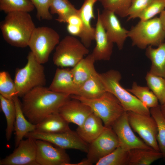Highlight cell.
I'll list each match as a JSON object with an SVG mask.
<instances>
[{
  "label": "cell",
  "instance_id": "6da1fadb",
  "mask_svg": "<svg viewBox=\"0 0 165 165\" xmlns=\"http://www.w3.org/2000/svg\"><path fill=\"white\" fill-rule=\"evenodd\" d=\"M71 96L54 92L45 86L37 87L22 97V110L28 121L36 125L50 115L58 112Z\"/></svg>",
  "mask_w": 165,
  "mask_h": 165
},
{
  "label": "cell",
  "instance_id": "7a4b0ae2",
  "mask_svg": "<svg viewBox=\"0 0 165 165\" xmlns=\"http://www.w3.org/2000/svg\"><path fill=\"white\" fill-rule=\"evenodd\" d=\"M35 28L30 15L24 12L7 14L0 25L4 40L12 46L22 48L28 46Z\"/></svg>",
  "mask_w": 165,
  "mask_h": 165
},
{
  "label": "cell",
  "instance_id": "3957f363",
  "mask_svg": "<svg viewBox=\"0 0 165 165\" xmlns=\"http://www.w3.org/2000/svg\"><path fill=\"white\" fill-rule=\"evenodd\" d=\"M99 75L106 91L118 99L126 111L151 115L149 108L121 86L122 76L118 71L112 69Z\"/></svg>",
  "mask_w": 165,
  "mask_h": 165
},
{
  "label": "cell",
  "instance_id": "277c9868",
  "mask_svg": "<svg viewBox=\"0 0 165 165\" xmlns=\"http://www.w3.org/2000/svg\"><path fill=\"white\" fill-rule=\"evenodd\" d=\"M132 45L141 49L149 46H158L165 40V30L159 17L140 20L128 31Z\"/></svg>",
  "mask_w": 165,
  "mask_h": 165
},
{
  "label": "cell",
  "instance_id": "5b68a950",
  "mask_svg": "<svg viewBox=\"0 0 165 165\" xmlns=\"http://www.w3.org/2000/svg\"><path fill=\"white\" fill-rule=\"evenodd\" d=\"M26 65L16 71L14 80L19 97H22L35 87L45 86L46 83L42 64L38 61L31 51L28 53Z\"/></svg>",
  "mask_w": 165,
  "mask_h": 165
},
{
  "label": "cell",
  "instance_id": "8992f818",
  "mask_svg": "<svg viewBox=\"0 0 165 165\" xmlns=\"http://www.w3.org/2000/svg\"><path fill=\"white\" fill-rule=\"evenodd\" d=\"M71 97L88 105L102 120L106 127H112L115 122L126 112L118 99L108 91L95 99H87L75 95H71Z\"/></svg>",
  "mask_w": 165,
  "mask_h": 165
},
{
  "label": "cell",
  "instance_id": "52a82bcc",
  "mask_svg": "<svg viewBox=\"0 0 165 165\" xmlns=\"http://www.w3.org/2000/svg\"><path fill=\"white\" fill-rule=\"evenodd\" d=\"M89 52L88 48L81 41L74 36L67 35L56 47L53 61L60 68H73Z\"/></svg>",
  "mask_w": 165,
  "mask_h": 165
},
{
  "label": "cell",
  "instance_id": "ba28073f",
  "mask_svg": "<svg viewBox=\"0 0 165 165\" xmlns=\"http://www.w3.org/2000/svg\"><path fill=\"white\" fill-rule=\"evenodd\" d=\"M60 38L58 33L51 28H35L28 46L38 61L43 64L48 61L50 54L59 42Z\"/></svg>",
  "mask_w": 165,
  "mask_h": 165
},
{
  "label": "cell",
  "instance_id": "9c48e42d",
  "mask_svg": "<svg viewBox=\"0 0 165 165\" xmlns=\"http://www.w3.org/2000/svg\"><path fill=\"white\" fill-rule=\"evenodd\" d=\"M25 138L48 141L61 148L77 149L87 153L88 144L79 137L76 131L71 130L65 132L47 133L34 131L28 133Z\"/></svg>",
  "mask_w": 165,
  "mask_h": 165
},
{
  "label": "cell",
  "instance_id": "30bf717a",
  "mask_svg": "<svg viewBox=\"0 0 165 165\" xmlns=\"http://www.w3.org/2000/svg\"><path fill=\"white\" fill-rule=\"evenodd\" d=\"M129 123L132 128L143 141L154 150L160 151L157 140V126L154 118L146 115L127 112Z\"/></svg>",
  "mask_w": 165,
  "mask_h": 165
},
{
  "label": "cell",
  "instance_id": "8fae6325",
  "mask_svg": "<svg viewBox=\"0 0 165 165\" xmlns=\"http://www.w3.org/2000/svg\"><path fill=\"white\" fill-rule=\"evenodd\" d=\"M119 146L118 138L112 127H105L102 133L89 144L85 160L88 165L95 164Z\"/></svg>",
  "mask_w": 165,
  "mask_h": 165
},
{
  "label": "cell",
  "instance_id": "7c38bea8",
  "mask_svg": "<svg viewBox=\"0 0 165 165\" xmlns=\"http://www.w3.org/2000/svg\"><path fill=\"white\" fill-rule=\"evenodd\" d=\"M112 128L116 134L120 146L127 151L136 148L153 149L133 132L129 123L127 112H125L113 123Z\"/></svg>",
  "mask_w": 165,
  "mask_h": 165
},
{
  "label": "cell",
  "instance_id": "4fadbf2b",
  "mask_svg": "<svg viewBox=\"0 0 165 165\" xmlns=\"http://www.w3.org/2000/svg\"><path fill=\"white\" fill-rule=\"evenodd\" d=\"M38 165H68L70 159L65 149L54 147L46 141L35 140Z\"/></svg>",
  "mask_w": 165,
  "mask_h": 165
},
{
  "label": "cell",
  "instance_id": "5bb4252c",
  "mask_svg": "<svg viewBox=\"0 0 165 165\" xmlns=\"http://www.w3.org/2000/svg\"><path fill=\"white\" fill-rule=\"evenodd\" d=\"M35 139L22 140L13 152L0 160V165H38Z\"/></svg>",
  "mask_w": 165,
  "mask_h": 165
},
{
  "label": "cell",
  "instance_id": "9a60e30c",
  "mask_svg": "<svg viewBox=\"0 0 165 165\" xmlns=\"http://www.w3.org/2000/svg\"><path fill=\"white\" fill-rule=\"evenodd\" d=\"M97 14L109 39L115 43L119 50L122 49L128 37V31L122 27L113 12L104 9L100 13L98 9Z\"/></svg>",
  "mask_w": 165,
  "mask_h": 165
},
{
  "label": "cell",
  "instance_id": "2e32d148",
  "mask_svg": "<svg viewBox=\"0 0 165 165\" xmlns=\"http://www.w3.org/2000/svg\"><path fill=\"white\" fill-rule=\"evenodd\" d=\"M58 112L69 123L81 126L93 112L87 105L70 97L60 108Z\"/></svg>",
  "mask_w": 165,
  "mask_h": 165
},
{
  "label": "cell",
  "instance_id": "e0dca14e",
  "mask_svg": "<svg viewBox=\"0 0 165 165\" xmlns=\"http://www.w3.org/2000/svg\"><path fill=\"white\" fill-rule=\"evenodd\" d=\"M97 0H84L80 8L78 9V14L81 20L82 28L79 36L81 41L88 48L92 41L94 40L95 29L91 25V21L95 17L94 6Z\"/></svg>",
  "mask_w": 165,
  "mask_h": 165
},
{
  "label": "cell",
  "instance_id": "ac0fdd59",
  "mask_svg": "<svg viewBox=\"0 0 165 165\" xmlns=\"http://www.w3.org/2000/svg\"><path fill=\"white\" fill-rule=\"evenodd\" d=\"M95 29L96 44L91 54L95 61H109L112 53L113 43L108 38L98 14Z\"/></svg>",
  "mask_w": 165,
  "mask_h": 165
},
{
  "label": "cell",
  "instance_id": "d6986e66",
  "mask_svg": "<svg viewBox=\"0 0 165 165\" xmlns=\"http://www.w3.org/2000/svg\"><path fill=\"white\" fill-rule=\"evenodd\" d=\"M48 88L54 92L70 95H76L78 89L74 82L71 69L68 68L56 69Z\"/></svg>",
  "mask_w": 165,
  "mask_h": 165
},
{
  "label": "cell",
  "instance_id": "ffe728a7",
  "mask_svg": "<svg viewBox=\"0 0 165 165\" xmlns=\"http://www.w3.org/2000/svg\"><path fill=\"white\" fill-rule=\"evenodd\" d=\"M105 127L102 120L93 112L82 125L78 127L76 131L82 139L89 144L102 133Z\"/></svg>",
  "mask_w": 165,
  "mask_h": 165
},
{
  "label": "cell",
  "instance_id": "44dd1931",
  "mask_svg": "<svg viewBox=\"0 0 165 165\" xmlns=\"http://www.w3.org/2000/svg\"><path fill=\"white\" fill-rule=\"evenodd\" d=\"M16 107V115L14 130L15 135V146L16 147L28 133L35 130L36 125L26 119L22 110L21 102L19 97L13 98Z\"/></svg>",
  "mask_w": 165,
  "mask_h": 165
},
{
  "label": "cell",
  "instance_id": "7402d4cb",
  "mask_svg": "<svg viewBox=\"0 0 165 165\" xmlns=\"http://www.w3.org/2000/svg\"><path fill=\"white\" fill-rule=\"evenodd\" d=\"M69 123L57 112L50 115L36 125L34 131L47 133L67 132L71 130Z\"/></svg>",
  "mask_w": 165,
  "mask_h": 165
},
{
  "label": "cell",
  "instance_id": "603a6c76",
  "mask_svg": "<svg viewBox=\"0 0 165 165\" xmlns=\"http://www.w3.org/2000/svg\"><path fill=\"white\" fill-rule=\"evenodd\" d=\"M106 91L99 73L97 72L79 87L75 95L93 99L100 97Z\"/></svg>",
  "mask_w": 165,
  "mask_h": 165
},
{
  "label": "cell",
  "instance_id": "cb8c5ba5",
  "mask_svg": "<svg viewBox=\"0 0 165 165\" xmlns=\"http://www.w3.org/2000/svg\"><path fill=\"white\" fill-rule=\"evenodd\" d=\"M145 55L151 62L149 72L165 79V41L156 48L148 46Z\"/></svg>",
  "mask_w": 165,
  "mask_h": 165
},
{
  "label": "cell",
  "instance_id": "d4e9b609",
  "mask_svg": "<svg viewBox=\"0 0 165 165\" xmlns=\"http://www.w3.org/2000/svg\"><path fill=\"white\" fill-rule=\"evenodd\" d=\"M95 61L90 54L83 58L71 69L74 82L78 88L97 72L94 65Z\"/></svg>",
  "mask_w": 165,
  "mask_h": 165
},
{
  "label": "cell",
  "instance_id": "484cf974",
  "mask_svg": "<svg viewBox=\"0 0 165 165\" xmlns=\"http://www.w3.org/2000/svg\"><path fill=\"white\" fill-rule=\"evenodd\" d=\"M162 158L163 155L160 151L134 148L128 151L127 165H149Z\"/></svg>",
  "mask_w": 165,
  "mask_h": 165
},
{
  "label": "cell",
  "instance_id": "4316f807",
  "mask_svg": "<svg viewBox=\"0 0 165 165\" xmlns=\"http://www.w3.org/2000/svg\"><path fill=\"white\" fill-rule=\"evenodd\" d=\"M0 105L5 115L6 122V138L7 141L10 140L14 129L16 110L14 100L8 99L0 95Z\"/></svg>",
  "mask_w": 165,
  "mask_h": 165
},
{
  "label": "cell",
  "instance_id": "83f0119b",
  "mask_svg": "<svg viewBox=\"0 0 165 165\" xmlns=\"http://www.w3.org/2000/svg\"><path fill=\"white\" fill-rule=\"evenodd\" d=\"M50 11L52 14L58 15L56 20L60 23H66L70 16L78 12L68 0H51Z\"/></svg>",
  "mask_w": 165,
  "mask_h": 165
},
{
  "label": "cell",
  "instance_id": "f1b7e54d",
  "mask_svg": "<svg viewBox=\"0 0 165 165\" xmlns=\"http://www.w3.org/2000/svg\"><path fill=\"white\" fill-rule=\"evenodd\" d=\"M127 90L148 108L159 105L157 98L148 86L138 85L136 82H134L131 88Z\"/></svg>",
  "mask_w": 165,
  "mask_h": 165
},
{
  "label": "cell",
  "instance_id": "f546056e",
  "mask_svg": "<svg viewBox=\"0 0 165 165\" xmlns=\"http://www.w3.org/2000/svg\"><path fill=\"white\" fill-rule=\"evenodd\" d=\"M150 113L157 123L158 132L157 140L160 151L165 160V119L161 112L160 105L150 108Z\"/></svg>",
  "mask_w": 165,
  "mask_h": 165
},
{
  "label": "cell",
  "instance_id": "4dcf8cb0",
  "mask_svg": "<svg viewBox=\"0 0 165 165\" xmlns=\"http://www.w3.org/2000/svg\"><path fill=\"white\" fill-rule=\"evenodd\" d=\"M145 80L148 86L157 98L160 105L165 103V79L148 72Z\"/></svg>",
  "mask_w": 165,
  "mask_h": 165
},
{
  "label": "cell",
  "instance_id": "1f68e13d",
  "mask_svg": "<svg viewBox=\"0 0 165 165\" xmlns=\"http://www.w3.org/2000/svg\"><path fill=\"white\" fill-rule=\"evenodd\" d=\"M35 7L30 0H0V9L7 14L19 12L29 13Z\"/></svg>",
  "mask_w": 165,
  "mask_h": 165
},
{
  "label": "cell",
  "instance_id": "d6a6232c",
  "mask_svg": "<svg viewBox=\"0 0 165 165\" xmlns=\"http://www.w3.org/2000/svg\"><path fill=\"white\" fill-rule=\"evenodd\" d=\"M128 151L119 146L112 152L101 159L96 165H127Z\"/></svg>",
  "mask_w": 165,
  "mask_h": 165
},
{
  "label": "cell",
  "instance_id": "836d02e7",
  "mask_svg": "<svg viewBox=\"0 0 165 165\" xmlns=\"http://www.w3.org/2000/svg\"><path fill=\"white\" fill-rule=\"evenodd\" d=\"M132 0H97L104 9L111 11L121 17L127 16Z\"/></svg>",
  "mask_w": 165,
  "mask_h": 165
},
{
  "label": "cell",
  "instance_id": "e575fe53",
  "mask_svg": "<svg viewBox=\"0 0 165 165\" xmlns=\"http://www.w3.org/2000/svg\"><path fill=\"white\" fill-rule=\"evenodd\" d=\"M0 95L8 99H12L17 96V93L14 80L6 71L0 72Z\"/></svg>",
  "mask_w": 165,
  "mask_h": 165
},
{
  "label": "cell",
  "instance_id": "d590c367",
  "mask_svg": "<svg viewBox=\"0 0 165 165\" xmlns=\"http://www.w3.org/2000/svg\"><path fill=\"white\" fill-rule=\"evenodd\" d=\"M165 8V0H153L138 17L140 20L145 21L153 18L160 13Z\"/></svg>",
  "mask_w": 165,
  "mask_h": 165
},
{
  "label": "cell",
  "instance_id": "8d00e7d4",
  "mask_svg": "<svg viewBox=\"0 0 165 165\" xmlns=\"http://www.w3.org/2000/svg\"><path fill=\"white\" fill-rule=\"evenodd\" d=\"M51 0H30L37 10L36 16L39 20H50L52 19L50 8Z\"/></svg>",
  "mask_w": 165,
  "mask_h": 165
},
{
  "label": "cell",
  "instance_id": "74e56055",
  "mask_svg": "<svg viewBox=\"0 0 165 165\" xmlns=\"http://www.w3.org/2000/svg\"><path fill=\"white\" fill-rule=\"evenodd\" d=\"M153 0H132L127 13L128 20L138 18Z\"/></svg>",
  "mask_w": 165,
  "mask_h": 165
},
{
  "label": "cell",
  "instance_id": "f35d334b",
  "mask_svg": "<svg viewBox=\"0 0 165 165\" xmlns=\"http://www.w3.org/2000/svg\"><path fill=\"white\" fill-rule=\"evenodd\" d=\"M67 29L71 35L79 37L82 32V27L79 26L68 24Z\"/></svg>",
  "mask_w": 165,
  "mask_h": 165
},
{
  "label": "cell",
  "instance_id": "ab89813d",
  "mask_svg": "<svg viewBox=\"0 0 165 165\" xmlns=\"http://www.w3.org/2000/svg\"><path fill=\"white\" fill-rule=\"evenodd\" d=\"M68 24L81 26L82 28V23L78 13L70 16L66 20Z\"/></svg>",
  "mask_w": 165,
  "mask_h": 165
},
{
  "label": "cell",
  "instance_id": "60d3db41",
  "mask_svg": "<svg viewBox=\"0 0 165 165\" xmlns=\"http://www.w3.org/2000/svg\"><path fill=\"white\" fill-rule=\"evenodd\" d=\"M159 17L165 30V8L160 13V16Z\"/></svg>",
  "mask_w": 165,
  "mask_h": 165
},
{
  "label": "cell",
  "instance_id": "b9f144b4",
  "mask_svg": "<svg viewBox=\"0 0 165 165\" xmlns=\"http://www.w3.org/2000/svg\"><path fill=\"white\" fill-rule=\"evenodd\" d=\"M160 106L161 112L165 119V103L162 105H160Z\"/></svg>",
  "mask_w": 165,
  "mask_h": 165
},
{
  "label": "cell",
  "instance_id": "7bdbcfd3",
  "mask_svg": "<svg viewBox=\"0 0 165 165\" xmlns=\"http://www.w3.org/2000/svg\"></svg>",
  "mask_w": 165,
  "mask_h": 165
}]
</instances>
